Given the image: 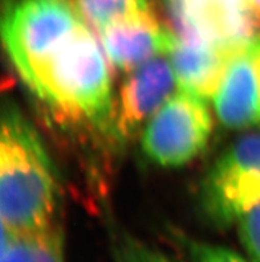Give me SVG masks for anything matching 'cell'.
Segmentation results:
<instances>
[{
	"instance_id": "obj_5",
	"label": "cell",
	"mask_w": 260,
	"mask_h": 262,
	"mask_svg": "<svg viewBox=\"0 0 260 262\" xmlns=\"http://www.w3.org/2000/svg\"><path fill=\"white\" fill-rule=\"evenodd\" d=\"M212 120L204 100L182 90L150 117L142 132V150L152 163L177 168L206 148Z\"/></svg>"
},
{
	"instance_id": "obj_9",
	"label": "cell",
	"mask_w": 260,
	"mask_h": 262,
	"mask_svg": "<svg viewBox=\"0 0 260 262\" xmlns=\"http://www.w3.org/2000/svg\"><path fill=\"white\" fill-rule=\"evenodd\" d=\"M99 32L110 63L124 72H132L153 57L169 53L177 39L172 30L162 26L152 8Z\"/></svg>"
},
{
	"instance_id": "obj_15",
	"label": "cell",
	"mask_w": 260,
	"mask_h": 262,
	"mask_svg": "<svg viewBox=\"0 0 260 262\" xmlns=\"http://www.w3.org/2000/svg\"><path fill=\"white\" fill-rule=\"evenodd\" d=\"M235 224L247 256L254 262H260V201L241 214Z\"/></svg>"
},
{
	"instance_id": "obj_13",
	"label": "cell",
	"mask_w": 260,
	"mask_h": 262,
	"mask_svg": "<svg viewBox=\"0 0 260 262\" xmlns=\"http://www.w3.org/2000/svg\"><path fill=\"white\" fill-rule=\"evenodd\" d=\"M178 243L183 246L191 262H254L250 257H243L234 250L223 246L197 241L178 234Z\"/></svg>"
},
{
	"instance_id": "obj_16",
	"label": "cell",
	"mask_w": 260,
	"mask_h": 262,
	"mask_svg": "<svg viewBox=\"0 0 260 262\" xmlns=\"http://www.w3.org/2000/svg\"><path fill=\"white\" fill-rule=\"evenodd\" d=\"M250 3L254 6L255 10H256L257 13L260 15V0H250Z\"/></svg>"
},
{
	"instance_id": "obj_3",
	"label": "cell",
	"mask_w": 260,
	"mask_h": 262,
	"mask_svg": "<svg viewBox=\"0 0 260 262\" xmlns=\"http://www.w3.org/2000/svg\"><path fill=\"white\" fill-rule=\"evenodd\" d=\"M84 19L75 0H17L3 16L6 50L21 79L52 55Z\"/></svg>"
},
{
	"instance_id": "obj_14",
	"label": "cell",
	"mask_w": 260,
	"mask_h": 262,
	"mask_svg": "<svg viewBox=\"0 0 260 262\" xmlns=\"http://www.w3.org/2000/svg\"><path fill=\"white\" fill-rule=\"evenodd\" d=\"M115 262H179L132 236H122L114 245Z\"/></svg>"
},
{
	"instance_id": "obj_6",
	"label": "cell",
	"mask_w": 260,
	"mask_h": 262,
	"mask_svg": "<svg viewBox=\"0 0 260 262\" xmlns=\"http://www.w3.org/2000/svg\"><path fill=\"white\" fill-rule=\"evenodd\" d=\"M172 32L183 41L238 48L259 36L250 0H163Z\"/></svg>"
},
{
	"instance_id": "obj_4",
	"label": "cell",
	"mask_w": 260,
	"mask_h": 262,
	"mask_svg": "<svg viewBox=\"0 0 260 262\" xmlns=\"http://www.w3.org/2000/svg\"><path fill=\"white\" fill-rule=\"evenodd\" d=\"M260 201V130L235 141L204 177L201 205L217 225L237 223Z\"/></svg>"
},
{
	"instance_id": "obj_2",
	"label": "cell",
	"mask_w": 260,
	"mask_h": 262,
	"mask_svg": "<svg viewBox=\"0 0 260 262\" xmlns=\"http://www.w3.org/2000/svg\"><path fill=\"white\" fill-rule=\"evenodd\" d=\"M60 185L39 133L16 106L4 105L0 139V214L3 229L37 233L55 224Z\"/></svg>"
},
{
	"instance_id": "obj_12",
	"label": "cell",
	"mask_w": 260,
	"mask_h": 262,
	"mask_svg": "<svg viewBox=\"0 0 260 262\" xmlns=\"http://www.w3.org/2000/svg\"><path fill=\"white\" fill-rule=\"evenodd\" d=\"M81 16L97 30L150 10L146 0H75Z\"/></svg>"
},
{
	"instance_id": "obj_1",
	"label": "cell",
	"mask_w": 260,
	"mask_h": 262,
	"mask_svg": "<svg viewBox=\"0 0 260 262\" xmlns=\"http://www.w3.org/2000/svg\"><path fill=\"white\" fill-rule=\"evenodd\" d=\"M23 80L60 121L94 126L113 137L109 67L84 23Z\"/></svg>"
},
{
	"instance_id": "obj_11",
	"label": "cell",
	"mask_w": 260,
	"mask_h": 262,
	"mask_svg": "<svg viewBox=\"0 0 260 262\" xmlns=\"http://www.w3.org/2000/svg\"><path fill=\"white\" fill-rule=\"evenodd\" d=\"M2 262H65L63 230L59 224L28 234L3 229Z\"/></svg>"
},
{
	"instance_id": "obj_7",
	"label": "cell",
	"mask_w": 260,
	"mask_h": 262,
	"mask_svg": "<svg viewBox=\"0 0 260 262\" xmlns=\"http://www.w3.org/2000/svg\"><path fill=\"white\" fill-rule=\"evenodd\" d=\"M177 83L170 61L159 55L132 71L113 113V139L128 140L170 99Z\"/></svg>"
},
{
	"instance_id": "obj_10",
	"label": "cell",
	"mask_w": 260,
	"mask_h": 262,
	"mask_svg": "<svg viewBox=\"0 0 260 262\" xmlns=\"http://www.w3.org/2000/svg\"><path fill=\"white\" fill-rule=\"evenodd\" d=\"M235 50L175 39L169 56L178 85L203 100L214 97Z\"/></svg>"
},
{
	"instance_id": "obj_8",
	"label": "cell",
	"mask_w": 260,
	"mask_h": 262,
	"mask_svg": "<svg viewBox=\"0 0 260 262\" xmlns=\"http://www.w3.org/2000/svg\"><path fill=\"white\" fill-rule=\"evenodd\" d=\"M215 112L228 129L260 124V35L234 51L214 96Z\"/></svg>"
}]
</instances>
